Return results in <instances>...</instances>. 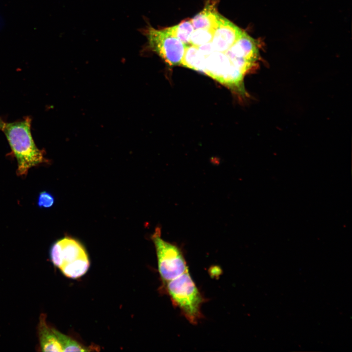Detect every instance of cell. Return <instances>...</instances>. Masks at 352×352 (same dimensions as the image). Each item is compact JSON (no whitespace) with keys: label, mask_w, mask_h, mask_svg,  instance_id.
<instances>
[{"label":"cell","mask_w":352,"mask_h":352,"mask_svg":"<svg viewBox=\"0 0 352 352\" xmlns=\"http://www.w3.org/2000/svg\"><path fill=\"white\" fill-rule=\"evenodd\" d=\"M31 118L5 123L2 131L17 162V173L25 176L29 169L44 162L43 151L36 146L31 132Z\"/></svg>","instance_id":"cell-1"},{"label":"cell","mask_w":352,"mask_h":352,"mask_svg":"<svg viewBox=\"0 0 352 352\" xmlns=\"http://www.w3.org/2000/svg\"><path fill=\"white\" fill-rule=\"evenodd\" d=\"M163 285L173 305L180 309L190 323L196 324L202 317L203 298L189 270Z\"/></svg>","instance_id":"cell-2"},{"label":"cell","mask_w":352,"mask_h":352,"mask_svg":"<svg viewBox=\"0 0 352 352\" xmlns=\"http://www.w3.org/2000/svg\"><path fill=\"white\" fill-rule=\"evenodd\" d=\"M50 255L53 264L69 278L81 277L90 266L84 246L70 237H66L56 242L51 248Z\"/></svg>","instance_id":"cell-3"},{"label":"cell","mask_w":352,"mask_h":352,"mask_svg":"<svg viewBox=\"0 0 352 352\" xmlns=\"http://www.w3.org/2000/svg\"><path fill=\"white\" fill-rule=\"evenodd\" d=\"M160 235L157 228L152 239L155 248L158 271L164 284L184 273L188 267L180 248L164 240Z\"/></svg>","instance_id":"cell-4"},{"label":"cell","mask_w":352,"mask_h":352,"mask_svg":"<svg viewBox=\"0 0 352 352\" xmlns=\"http://www.w3.org/2000/svg\"><path fill=\"white\" fill-rule=\"evenodd\" d=\"M148 47L158 55L170 66L181 64L186 44L171 34L166 28L156 29L151 26L144 29Z\"/></svg>","instance_id":"cell-5"},{"label":"cell","mask_w":352,"mask_h":352,"mask_svg":"<svg viewBox=\"0 0 352 352\" xmlns=\"http://www.w3.org/2000/svg\"><path fill=\"white\" fill-rule=\"evenodd\" d=\"M224 53L231 63L244 75L254 67L259 55L254 40L244 32Z\"/></svg>","instance_id":"cell-6"},{"label":"cell","mask_w":352,"mask_h":352,"mask_svg":"<svg viewBox=\"0 0 352 352\" xmlns=\"http://www.w3.org/2000/svg\"><path fill=\"white\" fill-rule=\"evenodd\" d=\"M243 31L220 15L211 44L214 51L225 52L242 36Z\"/></svg>","instance_id":"cell-7"},{"label":"cell","mask_w":352,"mask_h":352,"mask_svg":"<svg viewBox=\"0 0 352 352\" xmlns=\"http://www.w3.org/2000/svg\"><path fill=\"white\" fill-rule=\"evenodd\" d=\"M232 65L224 52L214 51L206 57L205 74L220 83Z\"/></svg>","instance_id":"cell-8"},{"label":"cell","mask_w":352,"mask_h":352,"mask_svg":"<svg viewBox=\"0 0 352 352\" xmlns=\"http://www.w3.org/2000/svg\"><path fill=\"white\" fill-rule=\"evenodd\" d=\"M218 0H208L203 10L191 21L194 29L208 28L215 31L220 14L217 11Z\"/></svg>","instance_id":"cell-9"},{"label":"cell","mask_w":352,"mask_h":352,"mask_svg":"<svg viewBox=\"0 0 352 352\" xmlns=\"http://www.w3.org/2000/svg\"><path fill=\"white\" fill-rule=\"evenodd\" d=\"M38 334L40 348L43 352H62V346L53 330L46 322V316H40Z\"/></svg>","instance_id":"cell-10"},{"label":"cell","mask_w":352,"mask_h":352,"mask_svg":"<svg viewBox=\"0 0 352 352\" xmlns=\"http://www.w3.org/2000/svg\"><path fill=\"white\" fill-rule=\"evenodd\" d=\"M183 66L205 74L206 57L197 46L186 45L181 64Z\"/></svg>","instance_id":"cell-11"},{"label":"cell","mask_w":352,"mask_h":352,"mask_svg":"<svg viewBox=\"0 0 352 352\" xmlns=\"http://www.w3.org/2000/svg\"><path fill=\"white\" fill-rule=\"evenodd\" d=\"M166 29L186 45L189 44L191 35L194 30L191 20H183L178 24Z\"/></svg>","instance_id":"cell-12"},{"label":"cell","mask_w":352,"mask_h":352,"mask_svg":"<svg viewBox=\"0 0 352 352\" xmlns=\"http://www.w3.org/2000/svg\"><path fill=\"white\" fill-rule=\"evenodd\" d=\"M62 348V352H89L91 348L79 343L71 337L65 335L56 329L53 328Z\"/></svg>","instance_id":"cell-13"},{"label":"cell","mask_w":352,"mask_h":352,"mask_svg":"<svg viewBox=\"0 0 352 352\" xmlns=\"http://www.w3.org/2000/svg\"><path fill=\"white\" fill-rule=\"evenodd\" d=\"M214 33V30L211 29H196L191 35L189 44L198 47L210 43L212 40Z\"/></svg>","instance_id":"cell-14"},{"label":"cell","mask_w":352,"mask_h":352,"mask_svg":"<svg viewBox=\"0 0 352 352\" xmlns=\"http://www.w3.org/2000/svg\"><path fill=\"white\" fill-rule=\"evenodd\" d=\"M54 202V198L50 193L42 192L40 194L38 200V205L40 207H50Z\"/></svg>","instance_id":"cell-15"},{"label":"cell","mask_w":352,"mask_h":352,"mask_svg":"<svg viewBox=\"0 0 352 352\" xmlns=\"http://www.w3.org/2000/svg\"><path fill=\"white\" fill-rule=\"evenodd\" d=\"M198 47L199 51L205 57L208 56L213 51H214L211 42L201 45L199 46H198Z\"/></svg>","instance_id":"cell-16"},{"label":"cell","mask_w":352,"mask_h":352,"mask_svg":"<svg viewBox=\"0 0 352 352\" xmlns=\"http://www.w3.org/2000/svg\"><path fill=\"white\" fill-rule=\"evenodd\" d=\"M5 123L0 117V130H2L5 125Z\"/></svg>","instance_id":"cell-17"}]
</instances>
